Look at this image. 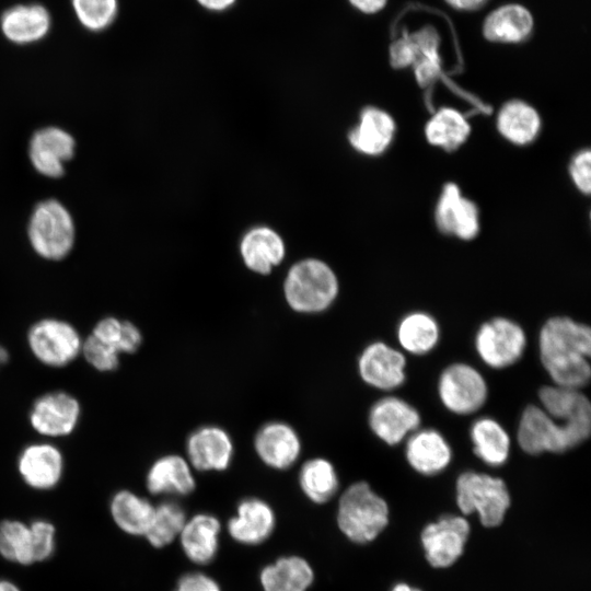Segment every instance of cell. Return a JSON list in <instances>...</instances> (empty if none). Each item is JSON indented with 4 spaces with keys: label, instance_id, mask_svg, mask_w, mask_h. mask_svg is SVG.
Segmentation results:
<instances>
[{
    "label": "cell",
    "instance_id": "6da1fadb",
    "mask_svg": "<svg viewBox=\"0 0 591 591\" xmlns=\"http://www.w3.org/2000/svg\"><path fill=\"white\" fill-rule=\"evenodd\" d=\"M591 329L567 316L551 317L540 332V357L555 385L580 390L591 375Z\"/></svg>",
    "mask_w": 591,
    "mask_h": 591
},
{
    "label": "cell",
    "instance_id": "7a4b0ae2",
    "mask_svg": "<svg viewBox=\"0 0 591 591\" xmlns=\"http://www.w3.org/2000/svg\"><path fill=\"white\" fill-rule=\"evenodd\" d=\"M339 291L333 269L316 258L292 265L283 282V294L291 310L302 314H317L327 310Z\"/></svg>",
    "mask_w": 591,
    "mask_h": 591
},
{
    "label": "cell",
    "instance_id": "3957f363",
    "mask_svg": "<svg viewBox=\"0 0 591 591\" xmlns=\"http://www.w3.org/2000/svg\"><path fill=\"white\" fill-rule=\"evenodd\" d=\"M590 432L591 422L558 421L542 407L530 405L522 413L517 439L529 454L561 453L582 443Z\"/></svg>",
    "mask_w": 591,
    "mask_h": 591
},
{
    "label": "cell",
    "instance_id": "277c9868",
    "mask_svg": "<svg viewBox=\"0 0 591 591\" xmlns=\"http://www.w3.org/2000/svg\"><path fill=\"white\" fill-rule=\"evenodd\" d=\"M389 508L366 482L350 485L341 495L337 522L341 532L356 543L374 540L386 526Z\"/></svg>",
    "mask_w": 591,
    "mask_h": 591
},
{
    "label": "cell",
    "instance_id": "5b68a950",
    "mask_svg": "<svg viewBox=\"0 0 591 591\" xmlns=\"http://www.w3.org/2000/svg\"><path fill=\"white\" fill-rule=\"evenodd\" d=\"M27 235L37 255L48 260H60L74 244L76 228L71 213L57 199L43 200L32 211Z\"/></svg>",
    "mask_w": 591,
    "mask_h": 591
},
{
    "label": "cell",
    "instance_id": "8992f818",
    "mask_svg": "<svg viewBox=\"0 0 591 591\" xmlns=\"http://www.w3.org/2000/svg\"><path fill=\"white\" fill-rule=\"evenodd\" d=\"M456 502L465 514L478 512L485 526H497L510 506V496L500 478L465 472L456 480Z\"/></svg>",
    "mask_w": 591,
    "mask_h": 591
},
{
    "label": "cell",
    "instance_id": "52a82bcc",
    "mask_svg": "<svg viewBox=\"0 0 591 591\" xmlns=\"http://www.w3.org/2000/svg\"><path fill=\"white\" fill-rule=\"evenodd\" d=\"M32 355L49 368H63L81 355L83 339L69 322L45 317L31 325L26 335Z\"/></svg>",
    "mask_w": 591,
    "mask_h": 591
},
{
    "label": "cell",
    "instance_id": "ba28073f",
    "mask_svg": "<svg viewBox=\"0 0 591 591\" xmlns=\"http://www.w3.org/2000/svg\"><path fill=\"white\" fill-rule=\"evenodd\" d=\"M525 345L523 328L506 317H495L484 323L475 337L480 359L494 369L515 363L522 357Z\"/></svg>",
    "mask_w": 591,
    "mask_h": 591
},
{
    "label": "cell",
    "instance_id": "9c48e42d",
    "mask_svg": "<svg viewBox=\"0 0 591 591\" xmlns=\"http://www.w3.org/2000/svg\"><path fill=\"white\" fill-rule=\"evenodd\" d=\"M438 392L449 410L467 415L485 404L488 390L485 379L475 368L466 363H454L441 373Z\"/></svg>",
    "mask_w": 591,
    "mask_h": 591
},
{
    "label": "cell",
    "instance_id": "30bf717a",
    "mask_svg": "<svg viewBox=\"0 0 591 591\" xmlns=\"http://www.w3.org/2000/svg\"><path fill=\"white\" fill-rule=\"evenodd\" d=\"M81 405L76 396L65 391H51L32 404L28 420L40 436L61 438L71 434L80 420Z\"/></svg>",
    "mask_w": 591,
    "mask_h": 591
},
{
    "label": "cell",
    "instance_id": "8fae6325",
    "mask_svg": "<svg viewBox=\"0 0 591 591\" xmlns=\"http://www.w3.org/2000/svg\"><path fill=\"white\" fill-rule=\"evenodd\" d=\"M470 533L464 518L448 515L428 524L421 542L429 564L437 568L451 566L462 554Z\"/></svg>",
    "mask_w": 591,
    "mask_h": 591
},
{
    "label": "cell",
    "instance_id": "7c38bea8",
    "mask_svg": "<svg viewBox=\"0 0 591 591\" xmlns=\"http://www.w3.org/2000/svg\"><path fill=\"white\" fill-rule=\"evenodd\" d=\"M18 471L23 482L36 490L56 487L63 475L65 459L50 442L30 443L18 457Z\"/></svg>",
    "mask_w": 591,
    "mask_h": 591
},
{
    "label": "cell",
    "instance_id": "4fadbf2b",
    "mask_svg": "<svg viewBox=\"0 0 591 591\" xmlns=\"http://www.w3.org/2000/svg\"><path fill=\"white\" fill-rule=\"evenodd\" d=\"M73 137L59 127L38 129L31 138L28 155L33 167L42 175L58 178L65 173V163L74 154Z\"/></svg>",
    "mask_w": 591,
    "mask_h": 591
},
{
    "label": "cell",
    "instance_id": "5bb4252c",
    "mask_svg": "<svg viewBox=\"0 0 591 591\" xmlns=\"http://www.w3.org/2000/svg\"><path fill=\"white\" fill-rule=\"evenodd\" d=\"M233 452L231 436L223 428L213 425L199 427L186 441L188 463L200 472L227 470Z\"/></svg>",
    "mask_w": 591,
    "mask_h": 591
},
{
    "label": "cell",
    "instance_id": "9a60e30c",
    "mask_svg": "<svg viewBox=\"0 0 591 591\" xmlns=\"http://www.w3.org/2000/svg\"><path fill=\"white\" fill-rule=\"evenodd\" d=\"M404 355L382 341L367 346L358 359V371L368 385L390 391L405 381Z\"/></svg>",
    "mask_w": 591,
    "mask_h": 591
},
{
    "label": "cell",
    "instance_id": "2e32d148",
    "mask_svg": "<svg viewBox=\"0 0 591 591\" xmlns=\"http://www.w3.org/2000/svg\"><path fill=\"white\" fill-rule=\"evenodd\" d=\"M254 449L260 461L275 470H287L299 459L301 439L292 426L285 421H269L255 434Z\"/></svg>",
    "mask_w": 591,
    "mask_h": 591
},
{
    "label": "cell",
    "instance_id": "e0dca14e",
    "mask_svg": "<svg viewBox=\"0 0 591 591\" xmlns=\"http://www.w3.org/2000/svg\"><path fill=\"white\" fill-rule=\"evenodd\" d=\"M420 424L418 412L402 398L389 396L370 409L369 426L373 433L390 445L399 443Z\"/></svg>",
    "mask_w": 591,
    "mask_h": 591
},
{
    "label": "cell",
    "instance_id": "ac0fdd59",
    "mask_svg": "<svg viewBox=\"0 0 591 591\" xmlns=\"http://www.w3.org/2000/svg\"><path fill=\"white\" fill-rule=\"evenodd\" d=\"M439 229L462 240H471L478 233L479 219L476 205L463 197L452 183L443 187L436 208Z\"/></svg>",
    "mask_w": 591,
    "mask_h": 591
},
{
    "label": "cell",
    "instance_id": "d6986e66",
    "mask_svg": "<svg viewBox=\"0 0 591 591\" xmlns=\"http://www.w3.org/2000/svg\"><path fill=\"white\" fill-rule=\"evenodd\" d=\"M51 19L40 4H20L3 12L0 28L10 42L26 45L43 39L49 32Z\"/></svg>",
    "mask_w": 591,
    "mask_h": 591
},
{
    "label": "cell",
    "instance_id": "ffe728a7",
    "mask_svg": "<svg viewBox=\"0 0 591 591\" xmlns=\"http://www.w3.org/2000/svg\"><path fill=\"white\" fill-rule=\"evenodd\" d=\"M236 512V517L228 522L229 534L235 541L256 545L274 531L275 513L267 502L258 498H247L239 503Z\"/></svg>",
    "mask_w": 591,
    "mask_h": 591
},
{
    "label": "cell",
    "instance_id": "44dd1931",
    "mask_svg": "<svg viewBox=\"0 0 591 591\" xmlns=\"http://www.w3.org/2000/svg\"><path fill=\"white\" fill-rule=\"evenodd\" d=\"M395 134V123L391 115L376 107L361 112L359 123L348 135L350 144L368 155L383 153L391 144Z\"/></svg>",
    "mask_w": 591,
    "mask_h": 591
},
{
    "label": "cell",
    "instance_id": "7402d4cb",
    "mask_svg": "<svg viewBox=\"0 0 591 591\" xmlns=\"http://www.w3.org/2000/svg\"><path fill=\"white\" fill-rule=\"evenodd\" d=\"M146 485L152 495H188L196 482L192 466L186 459L177 454H167L155 460L150 466Z\"/></svg>",
    "mask_w": 591,
    "mask_h": 591
},
{
    "label": "cell",
    "instance_id": "603a6c76",
    "mask_svg": "<svg viewBox=\"0 0 591 591\" xmlns=\"http://www.w3.org/2000/svg\"><path fill=\"white\" fill-rule=\"evenodd\" d=\"M406 457L410 466L424 475H434L451 462L452 451L444 437L433 429L412 434L406 444Z\"/></svg>",
    "mask_w": 591,
    "mask_h": 591
},
{
    "label": "cell",
    "instance_id": "cb8c5ba5",
    "mask_svg": "<svg viewBox=\"0 0 591 591\" xmlns=\"http://www.w3.org/2000/svg\"><path fill=\"white\" fill-rule=\"evenodd\" d=\"M282 239L266 227L247 232L241 242V255L245 266L257 274L267 275L285 257Z\"/></svg>",
    "mask_w": 591,
    "mask_h": 591
},
{
    "label": "cell",
    "instance_id": "d4e9b609",
    "mask_svg": "<svg viewBox=\"0 0 591 591\" xmlns=\"http://www.w3.org/2000/svg\"><path fill=\"white\" fill-rule=\"evenodd\" d=\"M219 520L210 514L199 513L187 520L181 534V544L186 556L199 565H207L218 549Z\"/></svg>",
    "mask_w": 591,
    "mask_h": 591
},
{
    "label": "cell",
    "instance_id": "484cf974",
    "mask_svg": "<svg viewBox=\"0 0 591 591\" xmlns=\"http://www.w3.org/2000/svg\"><path fill=\"white\" fill-rule=\"evenodd\" d=\"M538 397L544 412L558 421L591 422V404L580 390L545 385Z\"/></svg>",
    "mask_w": 591,
    "mask_h": 591
},
{
    "label": "cell",
    "instance_id": "4316f807",
    "mask_svg": "<svg viewBox=\"0 0 591 591\" xmlns=\"http://www.w3.org/2000/svg\"><path fill=\"white\" fill-rule=\"evenodd\" d=\"M533 28L530 11L520 4H507L493 11L485 20L484 35L497 43H519L529 37Z\"/></svg>",
    "mask_w": 591,
    "mask_h": 591
},
{
    "label": "cell",
    "instance_id": "83f0119b",
    "mask_svg": "<svg viewBox=\"0 0 591 591\" xmlns=\"http://www.w3.org/2000/svg\"><path fill=\"white\" fill-rule=\"evenodd\" d=\"M155 506L148 499L130 491L119 490L111 499V515L116 525L130 535H146L153 515Z\"/></svg>",
    "mask_w": 591,
    "mask_h": 591
},
{
    "label": "cell",
    "instance_id": "f1b7e54d",
    "mask_svg": "<svg viewBox=\"0 0 591 591\" xmlns=\"http://www.w3.org/2000/svg\"><path fill=\"white\" fill-rule=\"evenodd\" d=\"M497 128L508 141L524 146L532 142L541 129L538 113L523 101L506 103L497 117Z\"/></svg>",
    "mask_w": 591,
    "mask_h": 591
},
{
    "label": "cell",
    "instance_id": "f546056e",
    "mask_svg": "<svg viewBox=\"0 0 591 591\" xmlns=\"http://www.w3.org/2000/svg\"><path fill=\"white\" fill-rule=\"evenodd\" d=\"M313 578L310 564L298 556L281 557L260 572L264 591H305Z\"/></svg>",
    "mask_w": 591,
    "mask_h": 591
},
{
    "label": "cell",
    "instance_id": "4dcf8cb0",
    "mask_svg": "<svg viewBox=\"0 0 591 591\" xmlns=\"http://www.w3.org/2000/svg\"><path fill=\"white\" fill-rule=\"evenodd\" d=\"M475 454L490 466L502 465L510 452V438L502 426L493 418L477 419L471 428Z\"/></svg>",
    "mask_w": 591,
    "mask_h": 591
},
{
    "label": "cell",
    "instance_id": "1f68e13d",
    "mask_svg": "<svg viewBox=\"0 0 591 591\" xmlns=\"http://www.w3.org/2000/svg\"><path fill=\"white\" fill-rule=\"evenodd\" d=\"M440 336L437 321L425 312L407 314L399 323L397 338L401 346L414 355H425L432 350Z\"/></svg>",
    "mask_w": 591,
    "mask_h": 591
},
{
    "label": "cell",
    "instance_id": "d6a6232c",
    "mask_svg": "<svg viewBox=\"0 0 591 591\" xmlns=\"http://www.w3.org/2000/svg\"><path fill=\"white\" fill-rule=\"evenodd\" d=\"M299 484L311 501L325 503L335 496L338 489V477L334 465L328 460L313 457L301 466Z\"/></svg>",
    "mask_w": 591,
    "mask_h": 591
},
{
    "label": "cell",
    "instance_id": "836d02e7",
    "mask_svg": "<svg viewBox=\"0 0 591 591\" xmlns=\"http://www.w3.org/2000/svg\"><path fill=\"white\" fill-rule=\"evenodd\" d=\"M425 134L429 143L451 151L459 148L467 139L470 124L459 111L444 107L430 118L426 125Z\"/></svg>",
    "mask_w": 591,
    "mask_h": 591
},
{
    "label": "cell",
    "instance_id": "e575fe53",
    "mask_svg": "<svg viewBox=\"0 0 591 591\" xmlns=\"http://www.w3.org/2000/svg\"><path fill=\"white\" fill-rule=\"evenodd\" d=\"M0 555L19 565L35 563L30 524L19 520H4L0 523Z\"/></svg>",
    "mask_w": 591,
    "mask_h": 591
},
{
    "label": "cell",
    "instance_id": "d590c367",
    "mask_svg": "<svg viewBox=\"0 0 591 591\" xmlns=\"http://www.w3.org/2000/svg\"><path fill=\"white\" fill-rule=\"evenodd\" d=\"M186 521L185 511L177 502L163 501L155 506L151 525L144 536L152 546L164 547L181 534Z\"/></svg>",
    "mask_w": 591,
    "mask_h": 591
},
{
    "label": "cell",
    "instance_id": "8d00e7d4",
    "mask_svg": "<svg viewBox=\"0 0 591 591\" xmlns=\"http://www.w3.org/2000/svg\"><path fill=\"white\" fill-rule=\"evenodd\" d=\"M76 16L92 32L108 28L118 14V0H71Z\"/></svg>",
    "mask_w": 591,
    "mask_h": 591
},
{
    "label": "cell",
    "instance_id": "74e56055",
    "mask_svg": "<svg viewBox=\"0 0 591 591\" xmlns=\"http://www.w3.org/2000/svg\"><path fill=\"white\" fill-rule=\"evenodd\" d=\"M81 354L86 362L100 372H112L119 366L120 354L92 335L83 339Z\"/></svg>",
    "mask_w": 591,
    "mask_h": 591
},
{
    "label": "cell",
    "instance_id": "f35d334b",
    "mask_svg": "<svg viewBox=\"0 0 591 591\" xmlns=\"http://www.w3.org/2000/svg\"><path fill=\"white\" fill-rule=\"evenodd\" d=\"M32 535H33V546H34V558L35 563L44 561L48 559L55 551V526L46 520H34L30 523Z\"/></svg>",
    "mask_w": 591,
    "mask_h": 591
},
{
    "label": "cell",
    "instance_id": "ab89813d",
    "mask_svg": "<svg viewBox=\"0 0 591 591\" xmlns=\"http://www.w3.org/2000/svg\"><path fill=\"white\" fill-rule=\"evenodd\" d=\"M124 320L105 316L96 322L90 335L114 348L121 355Z\"/></svg>",
    "mask_w": 591,
    "mask_h": 591
},
{
    "label": "cell",
    "instance_id": "60d3db41",
    "mask_svg": "<svg viewBox=\"0 0 591 591\" xmlns=\"http://www.w3.org/2000/svg\"><path fill=\"white\" fill-rule=\"evenodd\" d=\"M570 176L576 187L589 194L591 189V153L589 150L578 152L569 167Z\"/></svg>",
    "mask_w": 591,
    "mask_h": 591
},
{
    "label": "cell",
    "instance_id": "b9f144b4",
    "mask_svg": "<svg viewBox=\"0 0 591 591\" xmlns=\"http://www.w3.org/2000/svg\"><path fill=\"white\" fill-rule=\"evenodd\" d=\"M175 591H221L218 583L201 572L184 575Z\"/></svg>",
    "mask_w": 591,
    "mask_h": 591
},
{
    "label": "cell",
    "instance_id": "7bdbcfd3",
    "mask_svg": "<svg viewBox=\"0 0 591 591\" xmlns=\"http://www.w3.org/2000/svg\"><path fill=\"white\" fill-rule=\"evenodd\" d=\"M142 343L140 329L130 321L124 320V334L121 340V354L136 352Z\"/></svg>",
    "mask_w": 591,
    "mask_h": 591
},
{
    "label": "cell",
    "instance_id": "ee69618b",
    "mask_svg": "<svg viewBox=\"0 0 591 591\" xmlns=\"http://www.w3.org/2000/svg\"><path fill=\"white\" fill-rule=\"evenodd\" d=\"M350 3L363 13H376L384 8L387 0H349Z\"/></svg>",
    "mask_w": 591,
    "mask_h": 591
},
{
    "label": "cell",
    "instance_id": "f6af8a7d",
    "mask_svg": "<svg viewBox=\"0 0 591 591\" xmlns=\"http://www.w3.org/2000/svg\"><path fill=\"white\" fill-rule=\"evenodd\" d=\"M198 3L209 11H224L231 8L236 0H197Z\"/></svg>",
    "mask_w": 591,
    "mask_h": 591
},
{
    "label": "cell",
    "instance_id": "bcb514c9",
    "mask_svg": "<svg viewBox=\"0 0 591 591\" xmlns=\"http://www.w3.org/2000/svg\"><path fill=\"white\" fill-rule=\"evenodd\" d=\"M451 7L459 10H475L480 8L487 0H445Z\"/></svg>",
    "mask_w": 591,
    "mask_h": 591
},
{
    "label": "cell",
    "instance_id": "7dc6e473",
    "mask_svg": "<svg viewBox=\"0 0 591 591\" xmlns=\"http://www.w3.org/2000/svg\"><path fill=\"white\" fill-rule=\"evenodd\" d=\"M0 591H21V589L10 580L0 579Z\"/></svg>",
    "mask_w": 591,
    "mask_h": 591
},
{
    "label": "cell",
    "instance_id": "c3c4849f",
    "mask_svg": "<svg viewBox=\"0 0 591 591\" xmlns=\"http://www.w3.org/2000/svg\"><path fill=\"white\" fill-rule=\"evenodd\" d=\"M392 591H420V590L410 588L409 586H407L405 583H399V584L395 586Z\"/></svg>",
    "mask_w": 591,
    "mask_h": 591
},
{
    "label": "cell",
    "instance_id": "681fc988",
    "mask_svg": "<svg viewBox=\"0 0 591 591\" xmlns=\"http://www.w3.org/2000/svg\"><path fill=\"white\" fill-rule=\"evenodd\" d=\"M9 359V352L4 347L0 346V363H5Z\"/></svg>",
    "mask_w": 591,
    "mask_h": 591
}]
</instances>
